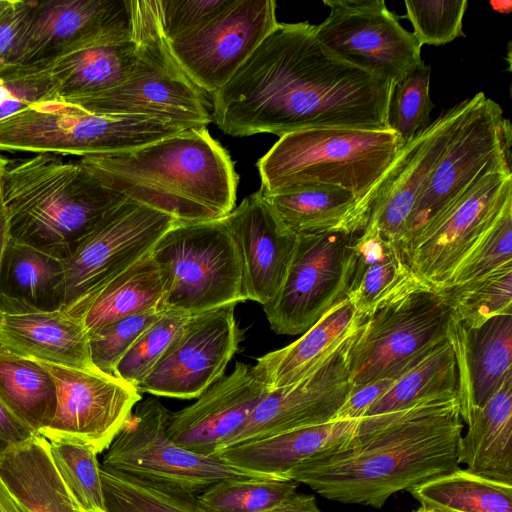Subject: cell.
Listing matches in <instances>:
<instances>
[{"mask_svg": "<svg viewBox=\"0 0 512 512\" xmlns=\"http://www.w3.org/2000/svg\"><path fill=\"white\" fill-rule=\"evenodd\" d=\"M392 85L330 53L315 25L278 23L210 94L212 121L239 137L332 127L388 129Z\"/></svg>", "mask_w": 512, "mask_h": 512, "instance_id": "obj_1", "label": "cell"}, {"mask_svg": "<svg viewBox=\"0 0 512 512\" xmlns=\"http://www.w3.org/2000/svg\"><path fill=\"white\" fill-rule=\"evenodd\" d=\"M462 430L458 396L433 398L360 418L342 450L310 458L286 477L333 501L381 508L396 492L459 469Z\"/></svg>", "mask_w": 512, "mask_h": 512, "instance_id": "obj_2", "label": "cell"}, {"mask_svg": "<svg viewBox=\"0 0 512 512\" xmlns=\"http://www.w3.org/2000/svg\"><path fill=\"white\" fill-rule=\"evenodd\" d=\"M78 162L107 188L180 223L219 220L235 208L238 175L206 126Z\"/></svg>", "mask_w": 512, "mask_h": 512, "instance_id": "obj_3", "label": "cell"}, {"mask_svg": "<svg viewBox=\"0 0 512 512\" xmlns=\"http://www.w3.org/2000/svg\"><path fill=\"white\" fill-rule=\"evenodd\" d=\"M3 194L10 238L62 260L124 199L79 162L53 154L10 161Z\"/></svg>", "mask_w": 512, "mask_h": 512, "instance_id": "obj_4", "label": "cell"}, {"mask_svg": "<svg viewBox=\"0 0 512 512\" xmlns=\"http://www.w3.org/2000/svg\"><path fill=\"white\" fill-rule=\"evenodd\" d=\"M403 145L389 129L332 127L288 133L258 160L260 189L275 194L330 186L353 193L359 201L381 179Z\"/></svg>", "mask_w": 512, "mask_h": 512, "instance_id": "obj_5", "label": "cell"}, {"mask_svg": "<svg viewBox=\"0 0 512 512\" xmlns=\"http://www.w3.org/2000/svg\"><path fill=\"white\" fill-rule=\"evenodd\" d=\"M132 8L138 48L129 77L110 90L63 101L97 114L206 126L212 121L211 97L176 62L161 28L157 0H132Z\"/></svg>", "mask_w": 512, "mask_h": 512, "instance_id": "obj_6", "label": "cell"}, {"mask_svg": "<svg viewBox=\"0 0 512 512\" xmlns=\"http://www.w3.org/2000/svg\"><path fill=\"white\" fill-rule=\"evenodd\" d=\"M192 127L146 116L97 114L56 99L0 121V152L83 158L131 150Z\"/></svg>", "mask_w": 512, "mask_h": 512, "instance_id": "obj_7", "label": "cell"}, {"mask_svg": "<svg viewBox=\"0 0 512 512\" xmlns=\"http://www.w3.org/2000/svg\"><path fill=\"white\" fill-rule=\"evenodd\" d=\"M451 307L444 290L420 284L365 316L348 351L352 387L400 378L448 338Z\"/></svg>", "mask_w": 512, "mask_h": 512, "instance_id": "obj_8", "label": "cell"}, {"mask_svg": "<svg viewBox=\"0 0 512 512\" xmlns=\"http://www.w3.org/2000/svg\"><path fill=\"white\" fill-rule=\"evenodd\" d=\"M150 256L163 280L161 310L193 315L245 301L239 253L222 219L176 222Z\"/></svg>", "mask_w": 512, "mask_h": 512, "instance_id": "obj_9", "label": "cell"}, {"mask_svg": "<svg viewBox=\"0 0 512 512\" xmlns=\"http://www.w3.org/2000/svg\"><path fill=\"white\" fill-rule=\"evenodd\" d=\"M169 414L154 397L138 402L108 447L101 466L192 494L225 479L270 476L179 446L167 433Z\"/></svg>", "mask_w": 512, "mask_h": 512, "instance_id": "obj_10", "label": "cell"}, {"mask_svg": "<svg viewBox=\"0 0 512 512\" xmlns=\"http://www.w3.org/2000/svg\"><path fill=\"white\" fill-rule=\"evenodd\" d=\"M512 131L503 110L483 92L472 103L419 196L402 252L483 173L511 165ZM404 254V253H403Z\"/></svg>", "mask_w": 512, "mask_h": 512, "instance_id": "obj_11", "label": "cell"}, {"mask_svg": "<svg viewBox=\"0 0 512 512\" xmlns=\"http://www.w3.org/2000/svg\"><path fill=\"white\" fill-rule=\"evenodd\" d=\"M512 202L511 165L483 173L404 249L415 276L444 290L459 264Z\"/></svg>", "mask_w": 512, "mask_h": 512, "instance_id": "obj_12", "label": "cell"}, {"mask_svg": "<svg viewBox=\"0 0 512 512\" xmlns=\"http://www.w3.org/2000/svg\"><path fill=\"white\" fill-rule=\"evenodd\" d=\"M358 234H298L284 283L273 301L263 306L270 328L276 334H303L346 297Z\"/></svg>", "mask_w": 512, "mask_h": 512, "instance_id": "obj_13", "label": "cell"}, {"mask_svg": "<svg viewBox=\"0 0 512 512\" xmlns=\"http://www.w3.org/2000/svg\"><path fill=\"white\" fill-rule=\"evenodd\" d=\"M471 103L469 97L444 110L402 146L381 179L356 202L358 232L373 228L402 250L419 196Z\"/></svg>", "mask_w": 512, "mask_h": 512, "instance_id": "obj_14", "label": "cell"}, {"mask_svg": "<svg viewBox=\"0 0 512 512\" xmlns=\"http://www.w3.org/2000/svg\"><path fill=\"white\" fill-rule=\"evenodd\" d=\"M177 221L124 198L64 260L66 291L62 309L82 303L115 276L149 255Z\"/></svg>", "mask_w": 512, "mask_h": 512, "instance_id": "obj_15", "label": "cell"}, {"mask_svg": "<svg viewBox=\"0 0 512 512\" xmlns=\"http://www.w3.org/2000/svg\"><path fill=\"white\" fill-rule=\"evenodd\" d=\"M329 14L315 33L339 59L394 83L422 64L421 45L384 0H324Z\"/></svg>", "mask_w": 512, "mask_h": 512, "instance_id": "obj_16", "label": "cell"}, {"mask_svg": "<svg viewBox=\"0 0 512 512\" xmlns=\"http://www.w3.org/2000/svg\"><path fill=\"white\" fill-rule=\"evenodd\" d=\"M236 305L190 315L137 390L141 394L193 399L220 380L242 340Z\"/></svg>", "mask_w": 512, "mask_h": 512, "instance_id": "obj_17", "label": "cell"}, {"mask_svg": "<svg viewBox=\"0 0 512 512\" xmlns=\"http://www.w3.org/2000/svg\"><path fill=\"white\" fill-rule=\"evenodd\" d=\"M278 24L273 0H233L202 26L169 42L185 74L209 95L221 88Z\"/></svg>", "mask_w": 512, "mask_h": 512, "instance_id": "obj_18", "label": "cell"}, {"mask_svg": "<svg viewBox=\"0 0 512 512\" xmlns=\"http://www.w3.org/2000/svg\"><path fill=\"white\" fill-rule=\"evenodd\" d=\"M36 361V360H35ZM56 386V410L48 427L37 434L66 437L107 450L141 393L131 384L99 371L40 362Z\"/></svg>", "mask_w": 512, "mask_h": 512, "instance_id": "obj_19", "label": "cell"}, {"mask_svg": "<svg viewBox=\"0 0 512 512\" xmlns=\"http://www.w3.org/2000/svg\"><path fill=\"white\" fill-rule=\"evenodd\" d=\"M352 337L308 377L291 386L269 390L220 450L333 421L352 390L348 367Z\"/></svg>", "mask_w": 512, "mask_h": 512, "instance_id": "obj_20", "label": "cell"}, {"mask_svg": "<svg viewBox=\"0 0 512 512\" xmlns=\"http://www.w3.org/2000/svg\"><path fill=\"white\" fill-rule=\"evenodd\" d=\"M222 221L239 253L244 300L269 304L284 283L298 234L286 225L261 189L244 198Z\"/></svg>", "mask_w": 512, "mask_h": 512, "instance_id": "obj_21", "label": "cell"}, {"mask_svg": "<svg viewBox=\"0 0 512 512\" xmlns=\"http://www.w3.org/2000/svg\"><path fill=\"white\" fill-rule=\"evenodd\" d=\"M268 391L253 366L238 362L229 375L212 384L193 404L170 413L167 433L187 450L215 456Z\"/></svg>", "mask_w": 512, "mask_h": 512, "instance_id": "obj_22", "label": "cell"}, {"mask_svg": "<svg viewBox=\"0 0 512 512\" xmlns=\"http://www.w3.org/2000/svg\"><path fill=\"white\" fill-rule=\"evenodd\" d=\"M132 29V0L35 1L21 32L13 64L47 63L85 35Z\"/></svg>", "mask_w": 512, "mask_h": 512, "instance_id": "obj_23", "label": "cell"}, {"mask_svg": "<svg viewBox=\"0 0 512 512\" xmlns=\"http://www.w3.org/2000/svg\"><path fill=\"white\" fill-rule=\"evenodd\" d=\"M448 340L457 367L461 419L467 424L512 376V315L467 327L451 315Z\"/></svg>", "mask_w": 512, "mask_h": 512, "instance_id": "obj_24", "label": "cell"}, {"mask_svg": "<svg viewBox=\"0 0 512 512\" xmlns=\"http://www.w3.org/2000/svg\"><path fill=\"white\" fill-rule=\"evenodd\" d=\"M134 31L103 30L85 35L49 61L60 99L90 95L122 84L137 59Z\"/></svg>", "mask_w": 512, "mask_h": 512, "instance_id": "obj_25", "label": "cell"}, {"mask_svg": "<svg viewBox=\"0 0 512 512\" xmlns=\"http://www.w3.org/2000/svg\"><path fill=\"white\" fill-rule=\"evenodd\" d=\"M0 349L59 366L97 369L82 320L63 309L0 311Z\"/></svg>", "mask_w": 512, "mask_h": 512, "instance_id": "obj_26", "label": "cell"}, {"mask_svg": "<svg viewBox=\"0 0 512 512\" xmlns=\"http://www.w3.org/2000/svg\"><path fill=\"white\" fill-rule=\"evenodd\" d=\"M345 297L291 344L256 359L255 371L269 390L298 383L319 369L364 320Z\"/></svg>", "mask_w": 512, "mask_h": 512, "instance_id": "obj_27", "label": "cell"}, {"mask_svg": "<svg viewBox=\"0 0 512 512\" xmlns=\"http://www.w3.org/2000/svg\"><path fill=\"white\" fill-rule=\"evenodd\" d=\"M359 419L333 420L244 442L220 450L224 462L260 474L286 477L302 462L342 450L355 434Z\"/></svg>", "mask_w": 512, "mask_h": 512, "instance_id": "obj_28", "label": "cell"}, {"mask_svg": "<svg viewBox=\"0 0 512 512\" xmlns=\"http://www.w3.org/2000/svg\"><path fill=\"white\" fill-rule=\"evenodd\" d=\"M420 284L397 245L370 227L358 234L346 298L359 315Z\"/></svg>", "mask_w": 512, "mask_h": 512, "instance_id": "obj_29", "label": "cell"}, {"mask_svg": "<svg viewBox=\"0 0 512 512\" xmlns=\"http://www.w3.org/2000/svg\"><path fill=\"white\" fill-rule=\"evenodd\" d=\"M64 260L10 238L0 270V311L62 309Z\"/></svg>", "mask_w": 512, "mask_h": 512, "instance_id": "obj_30", "label": "cell"}, {"mask_svg": "<svg viewBox=\"0 0 512 512\" xmlns=\"http://www.w3.org/2000/svg\"><path fill=\"white\" fill-rule=\"evenodd\" d=\"M467 425L460 439L459 463L473 474L512 486V376Z\"/></svg>", "mask_w": 512, "mask_h": 512, "instance_id": "obj_31", "label": "cell"}, {"mask_svg": "<svg viewBox=\"0 0 512 512\" xmlns=\"http://www.w3.org/2000/svg\"><path fill=\"white\" fill-rule=\"evenodd\" d=\"M0 479L29 512H78L37 433L0 454Z\"/></svg>", "mask_w": 512, "mask_h": 512, "instance_id": "obj_32", "label": "cell"}, {"mask_svg": "<svg viewBox=\"0 0 512 512\" xmlns=\"http://www.w3.org/2000/svg\"><path fill=\"white\" fill-rule=\"evenodd\" d=\"M163 296V280L149 254L65 312L80 318L89 334L127 316L161 310Z\"/></svg>", "mask_w": 512, "mask_h": 512, "instance_id": "obj_33", "label": "cell"}, {"mask_svg": "<svg viewBox=\"0 0 512 512\" xmlns=\"http://www.w3.org/2000/svg\"><path fill=\"white\" fill-rule=\"evenodd\" d=\"M263 195L286 225L297 234L360 233L353 223L357 198L345 189L313 186Z\"/></svg>", "mask_w": 512, "mask_h": 512, "instance_id": "obj_34", "label": "cell"}, {"mask_svg": "<svg viewBox=\"0 0 512 512\" xmlns=\"http://www.w3.org/2000/svg\"><path fill=\"white\" fill-rule=\"evenodd\" d=\"M0 400L33 433L51 423L56 386L38 361L0 349Z\"/></svg>", "mask_w": 512, "mask_h": 512, "instance_id": "obj_35", "label": "cell"}, {"mask_svg": "<svg viewBox=\"0 0 512 512\" xmlns=\"http://www.w3.org/2000/svg\"><path fill=\"white\" fill-rule=\"evenodd\" d=\"M457 383L456 360L447 338L403 374L364 417L405 410L433 398L455 396Z\"/></svg>", "mask_w": 512, "mask_h": 512, "instance_id": "obj_36", "label": "cell"}, {"mask_svg": "<svg viewBox=\"0 0 512 512\" xmlns=\"http://www.w3.org/2000/svg\"><path fill=\"white\" fill-rule=\"evenodd\" d=\"M424 507L455 512H512V486L467 469L428 481L409 490Z\"/></svg>", "mask_w": 512, "mask_h": 512, "instance_id": "obj_37", "label": "cell"}, {"mask_svg": "<svg viewBox=\"0 0 512 512\" xmlns=\"http://www.w3.org/2000/svg\"><path fill=\"white\" fill-rule=\"evenodd\" d=\"M45 439L53 466L75 509L78 512H107L98 454L73 438Z\"/></svg>", "mask_w": 512, "mask_h": 512, "instance_id": "obj_38", "label": "cell"}, {"mask_svg": "<svg viewBox=\"0 0 512 512\" xmlns=\"http://www.w3.org/2000/svg\"><path fill=\"white\" fill-rule=\"evenodd\" d=\"M107 512H208L195 494L137 479L103 466Z\"/></svg>", "mask_w": 512, "mask_h": 512, "instance_id": "obj_39", "label": "cell"}, {"mask_svg": "<svg viewBox=\"0 0 512 512\" xmlns=\"http://www.w3.org/2000/svg\"><path fill=\"white\" fill-rule=\"evenodd\" d=\"M298 484L275 476L225 479L197 498L208 512H265L296 493Z\"/></svg>", "mask_w": 512, "mask_h": 512, "instance_id": "obj_40", "label": "cell"}, {"mask_svg": "<svg viewBox=\"0 0 512 512\" xmlns=\"http://www.w3.org/2000/svg\"><path fill=\"white\" fill-rule=\"evenodd\" d=\"M444 291L452 317L467 327H478L498 315H512V263Z\"/></svg>", "mask_w": 512, "mask_h": 512, "instance_id": "obj_41", "label": "cell"}, {"mask_svg": "<svg viewBox=\"0 0 512 512\" xmlns=\"http://www.w3.org/2000/svg\"><path fill=\"white\" fill-rule=\"evenodd\" d=\"M431 66L424 62L392 85L386 124L406 144L430 124L435 107L429 94Z\"/></svg>", "mask_w": 512, "mask_h": 512, "instance_id": "obj_42", "label": "cell"}, {"mask_svg": "<svg viewBox=\"0 0 512 512\" xmlns=\"http://www.w3.org/2000/svg\"><path fill=\"white\" fill-rule=\"evenodd\" d=\"M190 315L162 310L115 367L114 376L134 387L143 382Z\"/></svg>", "mask_w": 512, "mask_h": 512, "instance_id": "obj_43", "label": "cell"}, {"mask_svg": "<svg viewBox=\"0 0 512 512\" xmlns=\"http://www.w3.org/2000/svg\"><path fill=\"white\" fill-rule=\"evenodd\" d=\"M60 99L49 62L0 68V121L39 103Z\"/></svg>", "mask_w": 512, "mask_h": 512, "instance_id": "obj_44", "label": "cell"}, {"mask_svg": "<svg viewBox=\"0 0 512 512\" xmlns=\"http://www.w3.org/2000/svg\"><path fill=\"white\" fill-rule=\"evenodd\" d=\"M512 263V202L459 264L445 289L480 279ZM444 289V290H445Z\"/></svg>", "mask_w": 512, "mask_h": 512, "instance_id": "obj_45", "label": "cell"}, {"mask_svg": "<svg viewBox=\"0 0 512 512\" xmlns=\"http://www.w3.org/2000/svg\"><path fill=\"white\" fill-rule=\"evenodd\" d=\"M404 5V17L411 22L412 34L421 46L444 45L465 36L463 18L467 0H406Z\"/></svg>", "mask_w": 512, "mask_h": 512, "instance_id": "obj_46", "label": "cell"}, {"mask_svg": "<svg viewBox=\"0 0 512 512\" xmlns=\"http://www.w3.org/2000/svg\"><path fill=\"white\" fill-rule=\"evenodd\" d=\"M161 311L155 309L127 316L90 332L89 349L93 365L99 371L114 376L120 359Z\"/></svg>", "mask_w": 512, "mask_h": 512, "instance_id": "obj_47", "label": "cell"}, {"mask_svg": "<svg viewBox=\"0 0 512 512\" xmlns=\"http://www.w3.org/2000/svg\"><path fill=\"white\" fill-rule=\"evenodd\" d=\"M233 0H157L159 20L168 41L208 22Z\"/></svg>", "mask_w": 512, "mask_h": 512, "instance_id": "obj_48", "label": "cell"}, {"mask_svg": "<svg viewBox=\"0 0 512 512\" xmlns=\"http://www.w3.org/2000/svg\"><path fill=\"white\" fill-rule=\"evenodd\" d=\"M34 3L0 0V68L13 64L21 32Z\"/></svg>", "mask_w": 512, "mask_h": 512, "instance_id": "obj_49", "label": "cell"}, {"mask_svg": "<svg viewBox=\"0 0 512 512\" xmlns=\"http://www.w3.org/2000/svg\"><path fill=\"white\" fill-rule=\"evenodd\" d=\"M399 378H384L372 381L352 390L336 413L334 420H356L364 417L368 409L386 394Z\"/></svg>", "mask_w": 512, "mask_h": 512, "instance_id": "obj_50", "label": "cell"}, {"mask_svg": "<svg viewBox=\"0 0 512 512\" xmlns=\"http://www.w3.org/2000/svg\"><path fill=\"white\" fill-rule=\"evenodd\" d=\"M33 434L0 400V454L25 442Z\"/></svg>", "mask_w": 512, "mask_h": 512, "instance_id": "obj_51", "label": "cell"}, {"mask_svg": "<svg viewBox=\"0 0 512 512\" xmlns=\"http://www.w3.org/2000/svg\"><path fill=\"white\" fill-rule=\"evenodd\" d=\"M9 163V159L0 153V270L10 241L9 216L3 194V175Z\"/></svg>", "mask_w": 512, "mask_h": 512, "instance_id": "obj_52", "label": "cell"}, {"mask_svg": "<svg viewBox=\"0 0 512 512\" xmlns=\"http://www.w3.org/2000/svg\"><path fill=\"white\" fill-rule=\"evenodd\" d=\"M265 512H322L313 495L294 493L273 508Z\"/></svg>", "mask_w": 512, "mask_h": 512, "instance_id": "obj_53", "label": "cell"}, {"mask_svg": "<svg viewBox=\"0 0 512 512\" xmlns=\"http://www.w3.org/2000/svg\"><path fill=\"white\" fill-rule=\"evenodd\" d=\"M0 512H29L0 479Z\"/></svg>", "mask_w": 512, "mask_h": 512, "instance_id": "obj_54", "label": "cell"}, {"mask_svg": "<svg viewBox=\"0 0 512 512\" xmlns=\"http://www.w3.org/2000/svg\"><path fill=\"white\" fill-rule=\"evenodd\" d=\"M417 512H455V511L421 506L419 509H417Z\"/></svg>", "mask_w": 512, "mask_h": 512, "instance_id": "obj_55", "label": "cell"}, {"mask_svg": "<svg viewBox=\"0 0 512 512\" xmlns=\"http://www.w3.org/2000/svg\"><path fill=\"white\" fill-rule=\"evenodd\" d=\"M413 512H417V510H416V511H413Z\"/></svg>", "mask_w": 512, "mask_h": 512, "instance_id": "obj_56", "label": "cell"}]
</instances>
